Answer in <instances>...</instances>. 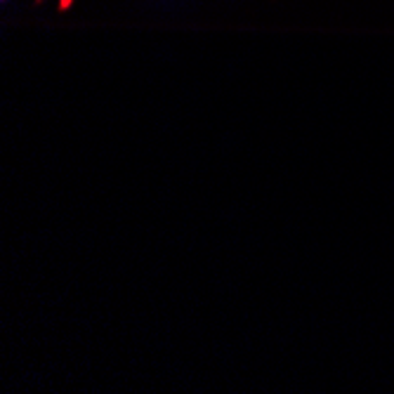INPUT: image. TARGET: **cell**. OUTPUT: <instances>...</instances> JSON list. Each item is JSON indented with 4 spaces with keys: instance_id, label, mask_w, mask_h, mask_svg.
Here are the masks:
<instances>
[{
    "instance_id": "1",
    "label": "cell",
    "mask_w": 394,
    "mask_h": 394,
    "mask_svg": "<svg viewBox=\"0 0 394 394\" xmlns=\"http://www.w3.org/2000/svg\"><path fill=\"white\" fill-rule=\"evenodd\" d=\"M71 5H74V0H59V10H69L71 8Z\"/></svg>"
},
{
    "instance_id": "2",
    "label": "cell",
    "mask_w": 394,
    "mask_h": 394,
    "mask_svg": "<svg viewBox=\"0 0 394 394\" xmlns=\"http://www.w3.org/2000/svg\"><path fill=\"white\" fill-rule=\"evenodd\" d=\"M35 3H40V0H35Z\"/></svg>"
}]
</instances>
